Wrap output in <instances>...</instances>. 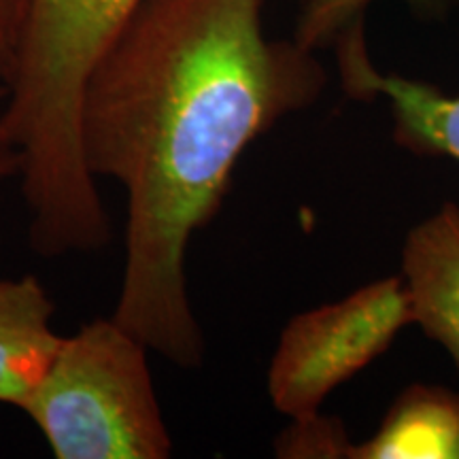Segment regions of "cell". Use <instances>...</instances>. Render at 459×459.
Here are the masks:
<instances>
[{
  "label": "cell",
  "instance_id": "cell-1",
  "mask_svg": "<svg viewBox=\"0 0 459 459\" xmlns=\"http://www.w3.org/2000/svg\"><path fill=\"white\" fill-rule=\"evenodd\" d=\"M268 0H139L83 82L85 170L126 192L113 317L177 368L204 364L187 249L226 200L247 147L325 88L317 51L273 39Z\"/></svg>",
  "mask_w": 459,
  "mask_h": 459
},
{
  "label": "cell",
  "instance_id": "cell-2",
  "mask_svg": "<svg viewBox=\"0 0 459 459\" xmlns=\"http://www.w3.org/2000/svg\"><path fill=\"white\" fill-rule=\"evenodd\" d=\"M136 3H32L4 128L22 153L30 249L43 257L94 254L111 243V217L79 153L77 111L91 65Z\"/></svg>",
  "mask_w": 459,
  "mask_h": 459
},
{
  "label": "cell",
  "instance_id": "cell-3",
  "mask_svg": "<svg viewBox=\"0 0 459 459\" xmlns=\"http://www.w3.org/2000/svg\"><path fill=\"white\" fill-rule=\"evenodd\" d=\"M149 347L117 319L62 336L17 409L56 459H166L172 438L149 368Z\"/></svg>",
  "mask_w": 459,
  "mask_h": 459
},
{
  "label": "cell",
  "instance_id": "cell-4",
  "mask_svg": "<svg viewBox=\"0 0 459 459\" xmlns=\"http://www.w3.org/2000/svg\"><path fill=\"white\" fill-rule=\"evenodd\" d=\"M412 325L402 274L287 321L268 366V398L287 419L319 412L328 395L370 366Z\"/></svg>",
  "mask_w": 459,
  "mask_h": 459
},
{
  "label": "cell",
  "instance_id": "cell-5",
  "mask_svg": "<svg viewBox=\"0 0 459 459\" xmlns=\"http://www.w3.org/2000/svg\"><path fill=\"white\" fill-rule=\"evenodd\" d=\"M344 91L353 99H383L394 122V141L419 156L459 162V94L432 83L383 73L366 45L364 24L332 43Z\"/></svg>",
  "mask_w": 459,
  "mask_h": 459
},
{
  "label": "cell",
  "instance_id": "cell-6",
  "mask_svg": "<svg viewBox=\"0 0 459 459\" xmlns=\"http://www.w3.org/2000/svg\"><path fill=\"white\" fill-rule=\"evenodd\" d=\"M412 325L443 344L459 368V206L445 203L412 226L402 247Z\"/></svg>",
  "mask_w": 459,
  "mask_h": 459
},
{
  "label": "cell",
  "instance_id": "cell-7",
  "mask_svg": "<svg viewBox=\"0 0 459 459\" xmlns=\"http://www.w3.org/2000/svg\"><path fill=\"white\" fill-rule=\"evenodd\" d=\"M56 304L34 274L0 279V404H20L60 341Z\"/></svg>",
  "mask_w": 459,
  "mask_h": 459
},
{
  "label": "cell",
  "instance_id": "cell-8",
  "mask_svg": "<svg viewBox=\"0 0 459 459\" xmlns=\"http://www.w3.org/2000/svg\"><path fill=\"white\" fill-rule=\"evenodd\" d=\"M351 459H459V394L415 383L392 402Z\"/></svg>",
  "mask_w": 459,
  "mask_h": 459
},
{
  "label": "cell",
  "instance_id": "cell-9",
  "mask_svg": "<svg viewBox=\"0 0 459 459\" xmlns=\"http://www.w3.org/2000/svg\"><path fill=\"white\" fill-rule=\"evenodd\" d=\"M377 0H302L294 39L302 48L319 51L347 32L364 24L366 9ZM421 17H443L455 0H400Z\"/></svg>",
  "mask_w": 459,
  "mask_h": 459
},
{
  "label": "cell",
  "instance_id": "cell-10",
  "mask_svg": "<svg viewBox=\"0 0 459 459\" xmlns=\"http://www.w3.org/2000/svg\"><path fill=\"white\" fill-rule=\"evenodd\" d=\"M353 445L342 419L319 411L290 419L273 449L281 459H351Z\"/></svg>",
  "mask_w": 459,
  "mask_h": 459
},
{
  "label": "cell",
  "instance_id": "cell-11",
  "mask_svg": "<svg viewBox=\"0 0 459 459\" xmlns=\"http://www.w3.org/2000/svg\"><path fill=\"white\" fill-rule=\"evenodd\" d=\"M34 0H0V88L7 90L30 22Z\"/></svg>",
  "mask_w": 459,
  "mask_h": 459
},
{
  "label": "cell",
  "instance_id": "cell-12",
  "mask_svg": "<svg viewBox=\"0 0 459 459\" xmlns=\"http://www.w3.org/2000/svg\"><path fill=\"white\" fill-rule=\"evenodd\" d=\"M4 102H7V90L0 88V183L20 179L22 172V153L4 128Z\"/></svg>",
  "mask_w": 459,
  "mask_h": 459
}]
</instances>
